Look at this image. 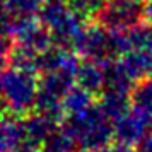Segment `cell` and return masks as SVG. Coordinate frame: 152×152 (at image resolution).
<instances>
[{"label":"cell","instance_id":"cell-18","mask_svg":"<svg viewBox=\"0 0 152 152\" xmlns=\"http://www.w3.org/2000/svg\"><path fill=\"white\" fill-rule=\"evenodd\" d=\"M106 0H67V5L72 9V12L77 14L80 19L89 21L92 17H97L99 10L103 9Z\"/></svg>","mask_w":152,"mask_h":152},{"label":"cell","instance_id":"cell-23","mask_svg":"<svg viewBox=\"0 0 152 152\" xmlns=\"http://www.w3.org/2000/svg\"><path fill=\"white\" fill-rule=\"evenodd\" d=\"M144 19L152 28V0H145V4H144Z\"/></svg>","mask_w":152,"mask_h":152},{"label":"cell","instance_id":"cell-19","mask_svg":"<svg viewBox=\"0 0 152 152\" xmlns=\"http://www.w3.org/2000/svg\"><path fill=\"white\" fill-rule=\"evenodd\" d=\"M12 41L10 36L4 31H0V72L7 69L9 63L12 62Z\"/></svg>","mask_w":152,"mask_h":152},{"label":"cell","instance_id":"cell-15","mask_svg":"<svg viewBox=\"0 0 152 152\" xmlns=\"http://www.w3.org/2000/svg\"><path fill=\"white\" fill-rule=\"evenodd\" d=\"M99 108L104 111V115L111 121H115L125 111L130 110V96L128 94H118V92H103Z\"/></svg>","mask_w":152,"mask_h":152},{"label":"cell","instance_id":"cell-21","mask_svg":"<svg viewBox=\"0 0 152 152\" xmlns=\"http://www.w3.org/2000/svg\"><path fill=\"white\" fill-rule=\"evenodd\" d=\"M133 152H152V135H145L137 145Z\"/></svg>","mask_w":152,"mask_h":152},{"label":"cell","instance_id":"cell-13","mask_svg":"<svg viewBox=\"0 0 152 152\" xmlns=\"http://www.w3.org/2000/svg\"><path fill=\"white\" fill-rule=\"evenodd\" d=\"M125 53L126 51H142L152 55V28L137 24L123 33Z\"/></svg>","mask_w":152,"mask_h":152},{"label":"cell","instance_id":"cell-1","mask_svg":"<svg viewBox=\"0 0 152 152\" xmlns=\"http://www.w3.org/2000/svg\"><path fill=\"white\" fill-rule=\"evenodd\" d=\"M62 130L69 135L77 151L96 152L113 138V121L104 115L99 104H92L80 113L65 115Z\"/></svg>","mask_w":152,"mask_h":152},{"label":"cell","instance_id":"cell-16","mask_svg":"<svg viewBox=\"0 0 152 152\" xmlns=\"http://www.w3.org/2000/svg\"><path fill=\"white\" fill-rule=\"evenodd\" d=\"M9 19L38 17L43 7V0H4Z\"/></svg>","mask_w":152,"mask_h":152},{"label":"cell","instance_id":"cell-25","mask_svg":"<svg viewBox=\"0 0 152 152\" xmlns=\"http://www.w3.org/2000/svg\"><path fill=\"white\" fill-rule=\"evenodd\" d=\"M46 2H50V0H46ZM56 2H65V0H56Z\"/></svg>","mask_w":152,"mask_h":152},{"label":"cell","instance_id":"cell-10","mask_svg":"<svg viewBox=\"0 0 152 152\" xmlns=\"http://www.w3.org/2000/svg\"><path fill=\"white\" fill-rule=\"evenodd\" d=\"M75 84L82 89L89 91L91 94L103 92L104 87V63L86 60L79 62L75 70Z\"/></svg>","mask_w":152,"mask_h":152},{"label":"cell","instance_id":"cell-24","mask_svg":"<svg viewBox=\"0 0 152 152\" xmlns=\"http://www.w3.org/2000/svg\"><path fill=\"white\" fill-rule=\"evenodd\" d=\"M17 152H39V149H36V147H21Z\"/></svg>","mask_w":152,"mask_h":152},{"label":"cell","instance_id":"cell-14","mask_svg":"<svg viewBox=\"0 0 152 152\" xmlns=\"http://www.w3.org/2000/svg\"><path fill=\"white\" fill-rule=\"evenodd\" d=\"M92 96L94 94H91L89 91L74 84L70 87V91L67 92V96L63 97L62 103L63 115H74V113H80V111L87 110L89 106H92Z\"/></svg>","mask_w":152,"mask_h":152},{"label":"cell","instance_id":"cell-7","mask_svg":"<svg viewBox=\"0 0 152 152\" xmlns=\"http://www.w3.org/2000/svg\"><path fill=\"white\" fill-rule=\"evenodd\" d=\"M147 126L149 125L130 108L113 121V137L118 144L133 149L147 135Z\"/></svg>","mask_w":152,"mask_h":152},{"label":"cell","instance_id":"cell-9","mask_svg":"<svg viewBox=\"0 0 152 152\" xmlns=\"http://www.w3.org/2000/svg\"><path fill=\"white\" fill-rule=\"evenodd\" d=\"M24 147L22 118L17 115L0 116V152H17Z\"/></svg>","mask_w":152,"mask_h":152},{"label":"cell","instance_id":"cell-2","mask_svg":"<svg viewBox=\"0 0 152 152\" xmlns=\"http://www.w3.org/2000/svg\"><path fill=\"white\" fill-rule=\"evenodd\" d=\"M38 72L24 67H7L0 72V108L24 116L34 110L38 96Z\"/></svg>","mask_w":152,"mask_h":152},{"label":"cell","instance_id":"cell-22","mask_svg":"<svg viewBox=\"0 0 152 152\" xmlns=\"http://www.w3.org/2000/svg\"><path fill=\"white\" fill-rule=\"evenodd\" d=\"M7 24H9V15L7 10H5V4H4V0H0V31L5 33Z\"/></svg>","mask_w":152,"mask_h":152},{"label":"cell","instance_id":"cell-17","mask_svg":"<svg viewBox=\"0 0 152 152\" xmlns=\"http://www.w3.org/2000/svg\"><path fill=\"white\" fill-rule=\"evenodd\" d=\"M75 145L63 130H55L39 147V152H75Z\"/></svg>","mask_w":152,"mask_h":152},{"label":"cell","instance_id":"cell-3","mask_svg":"<svg viewBox=\"0 0 152 152\" xmlns=\"http://www.w3.org/2000/svg\"><path fill=\"white\" fill-rule=\"evenodd\" d=\"M74 53L86 60L110 62L115 56L125 53V43L121 33H113L103 24H84L72 43Z\"/></svg>","mask_w":152,"mask_h":152},{"label":"cell","instance_id":"cell-20","mask_svg":"<svg viewBox=\"0 0 152 152\" xmlns=\"http://www.w3.org/2000/svg\"><path fill=\"white\" fill-rule=\"evenodd\" d=\"M96 152H133V149L132 147H126V145H121V144H108L104 145V147H101L99 151Z\"/></svg>","mask_w":152,"mask_h":152},{"label":"cell","instance_id":"cell-8","mask_svg":"<svg viewBox=\"0 0 152 152\" xmlns=\"http://www.w3.org/2000/svg\"><path fill=\"white\" fill-rule=\"evenodd\" d=\"M56 130V120L46 116L43 113L28 115L22 118V133H24V147L39 149L41 144Z\"/></svg>","mask_w":152,"mask_h":152},{"label":"cell","instance_id":"cell-4","mask_svg":"<svg viewBox=\"0 0 152 152\" xmlns=\"http://www.w3.org/2000/svg\"><path fill=\"white\" fill-rule=\"evenodd\" d=\"M38 17L51 34L53 43L67 46V48L72 46L75 36L86 24V21L74 14L65 2H56V0H50L46 4H43Z\"/></svg>","mask_w":152,"mask_h":152},{"label":"cell","instance_id":"cell-6","mask_svg":"<svg viewBox=\"0 0 152 152\" xmlns=\"http://www.w3.org/2000/svg\"><path fill=\"white\" fill-rule=\"evenodd\" d=\"M96 19L113 33H125L142 22L144 5L140 0H108Z\"/></svg>","mask_w":152,"mask_h":152},{"label":"cell","instance_id":"cell-5","mask_svg":"<svg viewBox=\"0 0 152 152\" xmlns=\"http://www.w3.org/2000/svg\"><path fill=\"white\" fill-rule=\"evenodd\" d=\"M75 84V74L72 72H46L41 74L38 80V96L34 108L38 113L58 120L62 111L63 97L67 96L70 87Z\"/></svg>","mask_w":152,"mask_h":152},{"label":"cell","instance_id":"cell-12","mask_svg":"<svg viewBox=\"0 0 152 152\" xmlns=\"http://www.w3.org/2000/svg\"><path fill=\"white\" fill-rule=\"evenodd\" d=\"M118 62L123 70L130 75V79L137 84L145 77L152 75V55L142 51H126L118 56Z\"/></svg>","mask_w":152,"mask_h":152},{"label":"cell","instance_id":"cell-11","mask_svg":"<svg viewBox=\"0 0 152 152\" xmlns=\"http://www.w3.org/2000/svg\"><path fill=\"white\" fill-rule=\"evenodd\" d=\"M130 108L147 125H152V75L133 86L130 92Z\"/></svg>","mask_w":152,"mask_h":152}]
</instances>
